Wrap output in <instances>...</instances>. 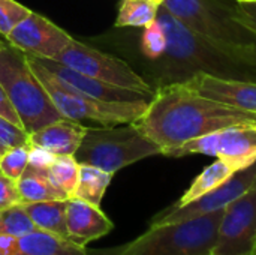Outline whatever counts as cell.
I'll return each instance as SVG.
<instances>
[{
  "label": "cell",
  "instance_id": "8fae6325",
  "mask_svg": "<svg viewBox=\"0 0 256 255\" xmlns=\"http://www.w3.org/2000/svg\"><path fill=\"white\" fill-rule=\"evenodd\" d=\"M256 182V162L250 167L237 171L232 177H230L225 183H222L214 191L202 195L201 198L184 204V206H171L160 213H158L150 225L154 224H166V222H177L186 221L192 218H198L207 213H213L216 210H224L230 203L242 197L248 192Z\"/></svg>",
  "mask_w": 256,
  "mask_h": 255
},
{
  "label": "cell",
  "instance_id": "5bb4252c",
  "mask_svg": "<svg viewBox=\"0 0 256 255\" xmlns=\"http://www.w3.org/2000/svg\"><path fill=\"white\" fill-rule=\"evenodd\" d=\"M184 83L208 99L256 114V81L195 74L184 80Z\"/></svg>",
  "mask_w": 256,
  "mask_h": 255
},
{
  "label": "cell",
  "instance_id": "8d00e7d4",
  "mask_svg": "<svg viewBox=\"0 0 256 255\" xmlns=\"http://www.w3.org/2000/svg\"><path fill=\"white\" fill-rule=\"evenodd\" d=\"M0 215H2V210H0Z\"/></svg>",
  "mask_w": 256,
  "mask_h": 255
},
{
  "label": "cell",
  "instance_id": "2e32d148",
  "mask_svg": "<svg viewBox=\"0 0 256 255\" xmlns=\"http://www.w3.org/2000/svg\"><path fill=\"white\" fill-rule=\"evenodd\" d=\"M66 225L69 240L81 246H87L90 242L104 237L114 228L112 221L100 207L78 198H68Z\"/></svg>",
  "mask_w": 256,
  "mask_h": 255
},
{
  "label": "cell",
  "instance_id": "4dcf8cb0",
  "mask_svg": "<svg viewBox=\"0 0 256 255\" xmlns=\"http://www.w3.org/2000/svg\"><path fill=\"white\" fill-rule=\"evenodd\" d=\"M0 116L4 117V119H8V120L12 122L14 125L22 128L21 120H20V116H18L15 107L12 105L9 96H8V93H6V90L3 89L2 84H0ZM22 129H24V128H22Z\"/></svg>",
  "mask_w": 256,
  "mask_h": 255
},
{
  "label": "cell",
  "instance_id": "52a82bcc",
  "mask_svg": "<svg viewBox=\"0 0 256 255\" xmlns=\"http://www.w3.org/2000/svg\"><path fill=\"white\" fill-rule=\"evenodd\" d=\"M160 6L198 35L230 47H256V36L231 17V5L218 0H164Z\"/></svg>",
  "mask_w": 256,
  "mask_h": 255
},
{
  "label": "cell",
  "instance_id": "ffe728a7",
  "mask_svg": "<svg viewBox=\"0 0 256 255\" xmlns=\"http://www.w3.org/2000/svg\"><path fill=\"white\" fill-rule=\"evenodd\" d=\"M236 173L237 171L231 165H228L222 159H216L213 164L207 165L195 177L192 185L186 189V192L180 197V200L174 206H184V204H189V203L201 198L202 195H206V194L214 191L216 188H219L222 183H225Z\"/></svg>",
  "mask_w": 256,
  "mask_h": 255
},
{
  "label": "cell",
  "instance_id": "8992f818",
  "mask_svg": "<svg viewBox=\"0 0 256 255\" xmlns=\"http://www.w3.org/2000/svg\"><path fill=\"white\" fill-rule=\"evenodd\" d=\"M154 155H162L160 147L134 123H128L110 128H87L74 158L78 164L93 165L116 174L118 170Z\"/></svg>",
  "mask_w": 256,
  "mask_h": 255
},
{
  "label": "cell",
  "instance_id": "83f0119b",
  "mask_svg": "<svg viewBox=\"0 0 256 255\" xmlns=\"http://www.w3.org/2000/svg\"><path fill=\"white\" fill-rule=\"evenodd\" d=\"M26 143H28V134L22 128L0 116V156L9 149Z\"/></svg>",
  "mask_w": 256,
  "mask_h": 255
},
{
  "label": "cell",
  "instance_id": "277c9868",
  "mask_svg": "<svg viewBox=\"0 0 256 255\" xmlns=\"http://www.w3.org/2000/svg\"><path fill=\"white\" fill-rule=\"evenodd\" d=\"M0 84L15 107L24 131L30 135L64 119L32 71L26 54L9 42L0 48Z\"/></svg>",
  "mask_w": 256,
  "mask_h": 255
},
{
  "label": "cell",
  "instance_id": "5b68a950",
  "mask_svg": "<svg viewBox=\"0 0 256 255\" xmlns=\"http://www.w3.org/2000/svg\"><path fill=\"white\" fill-rule=\"evenodd\" d=\"M26 59L64 119L80 123L90 120L102 125L104 128H110L134 123L142 116L148 105L150 99L134 102H110L82 95L52 77L33 56L26 54Z\"/></svg>",
  "mask_w": 256,
  "mask_h": 255
},
{
  "label": "cell",
  "instance_id": "3957f363",
  "mask_svg": "<svg viewBox=\"0 0 256 255\" xmlns=\"http://www.w3.org/2000/svg\"><path fill=\"white\" fill-rule=\"evenodd\" d=\"M224 210L198 218L154 224L135 240L106 255H210Z\"/></svg>",
  "mask_w": 256,
  "mask_h": 255
},
{
  "label": "cell",
  "instance_id": "9c48e42d",
  "mask_svg": "<svg viewBox=\"0 0 256 255\" xmlns=\"http://www.w3.org/2000/svg\"><path fill=\"white\" fill-rule=\"evenodd\" d=\"M54 60L76 72H81L84 75H88L108 84L150 95L154 93V89L140 74H136L124 60L114 57L111 54H105L88 45H84L75 41L74 38L64 47V50H62L54 57Z\"/></svg>",
  "mask_w": 256,
  "mask_h": 255
},
{
  "label": "cell",
  "instance_id": "4fadbf2b",
  "mask_svg": "<svg viewBox=\"0 0 256 255\" xmlns=\"http://www.w3.org/2000/svg\"><path fill=\"white\" fill-rule=\"evenodd\" d=\"M34 59L52 77H56L58 81H62L68 87H70L82 95L96 98V99L110 101V102H134V101H148L153 96L150 93L118 87V86L108 84L100 80L92 78L88 75H84L81 72H76L64 65L58 63L54 59H39V57H34Z\"/></svg>",
  "mask_w": 256,
  "mask_h": 255
},
{
  "label": "cell",
  "instance_id": "d4e9b609",
  "mask_svg": "<svg viewBox=\"0 0 256 255\" xmlns=\"http://www.w3.org/2000/svg\"><path fill=\"white\" fill-rule=\"evenodd\" d=\"M33 230H36V227L28 218V215L22 210L21 204L2 210L0 236H9V234L18 236V234H24Z\"/></svg>",
  "mask_w": 256,
  "mask_h": 255
},
{
  "label": "cell",
  "instance_id": "7402d4cb",
  "mask_svg": "<svg viewBox=\"0 0 256 255\" xmlns=\"http://www.w3.org/2000/svg\"><path fill=\"white\" fill-rule=\"evenodd\" d=\"M158 3L152 0H123L116 27H147L158 18Z\"/></svg>",
  "mask_w": 256,
  "mask_h": 255
},
{
  "label": "cell",
  "instance_id": "f546056e",
  "mask_svg": "<svg viewBox=\"0 0 256 255\" xmlns=\"http://www.w3.org/2000/svg\"><path fill=\"white\" fill-rule=\"evenodd\" d=\"M231 17L256 36V3L231 5Z\"/></svg>",
  "mask_w": 256,
  "mask_h": 255
},
{
  "label": "cell",
  "instance_id": "836d02e7",
  "mask_svg": "<svg viewBox=\"0 0 256 255\" xmlns=\"http://www.w3.org/2000/svg\"><path fill=\"white\" fill-rule=\"evenodd\" d=\"M237 3H256V0H236Z\"/></svg>",
  "mask_w": 256,
  "mask_h": 255
},
{
  "label": "cell",
  "instance_id": "e575fe53",
  "mask_svg": "<svg viewBox=\"0 0 256 255\" xmlns=\"http://www.w3.org/2000/svg\"><path fill=\"white\" fill-rule=\"evenodd\" d=\"M152 2H154V3H158V5H160V3H162L164 0H152Z\"/></svg>",
  "mask_w": 256,
  "mask_h": 255
},
{
  "label": "cell",
  "instance_id": "44dd1931",
  "mask_svg": "<svg viewBox=\"0 0 256 255\" xmlns=\"http://www.w3.org/2000/svg\"><path fill=\"white\" fill-rule=\"evenodd\" d=\"M112 176H114L112 173H108L98 167L80 164L78 183L70 198H78L100 207V201L105 195L106 188L112 180Z\"/></svg>",
  "mask_w": 256,
  "mask_h": 255
},
{
  "label": "cell",
  "instance_id": "7c38bea8",
  "mask_svg": "<svg viewBox=\"0 0 256 255\" xmlns=\"http://www.w3.org/2000/svg\"><path fill=\"white\" fill-rule=\"evenodd\" d=\"M70 39L63 29L36 12H30L6 36L12 47L39 59H54Z\"/></svg>",
  "mask_w": 256,
  "mask_h": 255
},
{
  "label": "cell",
  "instance_id": "f1b7e54d",
  "mask_svg": "<svg viewBox=\"0 0 256 255\" xmlns=\"http://www.w3.org/2000/svg\"><path fill=\"white\" fill-rule=\"evenodd\" d=\"M18 204H21V197L16 182L0 171V210H6Z\"/></svg>",
  "mask_w": 256,
  "mask_h": 255
},
{
  "label": "cell",
  "instance_id": "30bf717a",
  "mask_svg": "<svg viewBox=\"0 0 256 255\" xmlns=\"http://www.w3.org/2000/svg\"><path fill=\"white\" fill-rule=\"evenodd\" d=\"M256 242V182L224 209L210 255H252Z\"/></svg>",
  "mask_w": 256,
  "mask_h": 255
},
{
  "label": "cell",
  "instance_id": "ac0fdd59",
  "mask_svg": "<svg viewBox=\"0 0 256 255\" xmlns=\"http://www.w3.org/2000/svg\"><path fill=\"white\" fill-rule=\"evenodd\" d=\"M18 192L21 197V204L51 201V200H68L69 197L57 188L50 179L46 168L28 164L16 180Z\"/></svg>",
  "mask_w": 256,
  "mask_h": 255
},
{
  "label": "cell",
  "instance_id": "4316f807",
  "mask_svg": "<svg viewBox=\"0 0 256 255\" xmlns=\"http://www.w3.org/2000/svg\"><path fill=\"white\" fill-rule=\"evenodd\" d=\"M32 11L15 0H0V35L6 38Z\"/></svg>",
  "mask_w": 256,
  "mask_h": 255
},
{
  "label": "cell",
  "instance_id": "cb8c5ba5",
  "mask_svg": "<svg viewBox=\"0 0 256 255\" xmlns=\"http://www.w3.org/2000/svg\"><path fill=\"white\" fill-rule=\"evenodd\" d=\"M30 150H32L30 143L9 149L6 153L0 156V171L16 182L24 173L26 167L28 165Z\"/></svg>",
  "mask_w": 256,
  "mask_h": 255
},
{
  "label": "cell",
  "instance_id": "7a4b0ae2",
  "mask_svg": "<svg viewBox=\"0 0 256 255\" xmlns=\"http://www.w3.org/2000/svg\"><path fill=\"white\" fill-rule=\"evenodd\" d=\"M156 20L166 35L165 54L154 60L160 62L162 84L184 81L195 74L256 81V47H230L204 38L162 6Z\"/></svg>",
  "mask_w": 256,
  "mask_h": 255
},
{
  "label": "cell",
  "instance_id": "e0dca14e",
  "mask_svg": "<svg viewBox=\"0 0 256 255\" xmlns=\"http://www.w3.org/2000/svg\"><path fill=\"white\" fill-rule=\"evenodd\" d=\"M87 126L70 119L52 122L42 129L28 135V143L33 147L44 149L54 156H74L78 150Z\"/></svg>",
  "mask_w": 256,
  "mask_h": 255
},
{
  "label": "cell",
  "instance_id": "6da1fadb",
  "mask_svg": "<svg viewBox=\"0 0 256 255\" xmlns=\"http://www.w3.org/2000/svg\"><path fill=\"white\" fill-rule=\"evenodd\" d=\"M243 123H256V114L208 99L184 81L160 84L142 116L134 122L160 147L162 155L190 140Z\"/></svg>",
  "mask_w": 256,
  "mask_h": 255
},
{
  "label": "cell",
  "instance_id": "ba28073f",
  "mask_svg": "<svg viewBox=\"0 0 256 255\" xmlns=\"http://www.w3.org/2000/svg\"><path fill=\"white\" fill-rule=\"evenodd\" d=\"M188 155H207L222 159L236 171L256 162V123L232 125L190 140L165 156L183 158Z\"/></svg>",
  "mask_w": 256,
  "mask_h": 255
},
{
  "label": "cell",
  "instance_id": "603a6c76",
  "mask_svg": "<svg viewBox=\"0 0 256 255\" xmlns=\"http://www.w3.org/2000/svg\"><path fill=\"white\" fill-rule=\"evenodd\" d=\"M46 173L52 183L60 188L69 198L74 195L80 174V164L74 156H56L46 167Z\"/></svg>",
  "mask_w": 256,
  "mask_h": 255
},
{
  "label": "cell",
  "instance_id": "484cf974",
  "mask_svg": "<svg viewBox=\"0 0 256 255\" xmlns=\"http://www.w3.org/2000/svg\"><path fill=\"white\" fill-rule=\"evenodd\" d=\"M141 48L147 59L156 60L165 54L166 50V35L160 23L156 20L150 26L144 27L142 39H141Z\"/></svg>",
  "mask_w": 256,
  "mask_h": 255
},
{
  "label": "cell",
  "instance_id": "d6a6232c",
  "mask_svg": "<svg viewBox=\"0 0 256 255\" xmlns=\"http://www.w3.org/2000/svg\"><path fill=\"white\" fill-rule=\"evenodd\" d=\"M8 44V41H6V38H3L2 35H0V48L3 47V45H6Z\"/></svg>",
  "mask_w": 256,
  "mask_h": 255
},
{
  "label": "cell",
  "instance_id": "d6986e66",
  "mask_svg": "<svg viewBox=\"0 0 256 255\" xmlns=\"http://www.w3.org/2000/svg\"><path fill=\"white\" fill-rule=\"evenodd\" d=\"M66 206L68 200H51L21 204L22 210L28 215V218L32 219L38 230L69 240L66 225Z\"/></svg>",
  "mask_w": 256,
  "mask_h": 255
},
{
  "label": "cell",
  "instance_id": "d590c367",
  "mask_svg": "<svg viewBox=\"0 0 256 255\" xmlns=\"http://www.w3.org/2000/svg\"><path fill=\"white\" fill-rule=\"evenodd\" d=\"M252 255H256V242H255V248H254V254Z\"/></svg>",
  "mask_w": 256,
  "mask_h": 255
},
{
  "label": "cell",
  "instance_id": "9a60e30c",
  "mask_svg": "<svg viewBox=\"0 0 256 255\" xmlns=\"http://www.w3.org/2000/svg\"><path fill=\"white\" fill-rule=\"evenodd\" d=\"M0 255H90L86 246L42 230L0 236Z\"/></svg>",
  "mask_w": 256,
  "mask_h": 255
},
{
  "label": "cell",
  "instance_id": "1f68e13d",
  "mask_svg": "<svg viewBox=\"0 0 256 255\" xmlns=\"http://www.w3.org/2000/svg\"><path fill=\"white\" fill-rule=\"evenodd\" d=\"M56 156L44 149H39V147H33L32 146V150H30V158H28V164H33V165H38V167H44L46 168L52 159Z\"/></svg>",
  "mask_w": 256,
  "mask_h": 255
}]
</instances>
